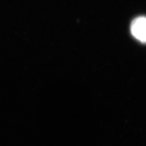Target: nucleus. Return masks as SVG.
I'll return each mask as SVG.
<instances>
[{"label": "nucleus", "instance_id": "f257e3e1", "mask_svg": "<svg viewBox=\"0 0 146 146\" xmlns=\"http://www.w3.org/2000/svg\"><path fill=\"white\" fill-rule=\"evenodd\" d=\"M131 34L133 37L142 43H146V17H136L131 22Z\"/></svg>", "mask_w": 146, "mask_h": 146}]
</instances>
